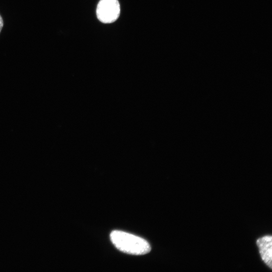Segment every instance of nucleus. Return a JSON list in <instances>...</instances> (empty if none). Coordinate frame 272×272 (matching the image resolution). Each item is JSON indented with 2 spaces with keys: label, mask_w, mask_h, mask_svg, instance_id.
<instances>
[{
  "label": "nucleus",
  "mask_w": 272,
  "mask_h": 272,
  "mask_svg": "<svg viewBox=\"0 0 272 272\" xmlns=\"http://www.w3.org/2000/svg\"><path fill=\"white\" fill-rule=\"evenodd\" d=\"M110 239L118 250L128 254L143 255L151 250L150 245L145 239L123 231H112Z\"/></svg>",
  "instance_id": "1"
},
{
  "label": "nucleus",
  "mask_w": 272,
  "mask_h": 272,
  "mask_svg": "<svg viewBox=\"0 0 272 272\" xmlns=\"http://www.w3.org/2000/svg\"><path fill=\"white\" fill-rule=\"evenodd\" d=\"M120 8L118 0H100L96 9L98 19L103 23H111L118 18Z\"/></svg>",
  "instance_id": "2"
},
{
  "label": "nucleus",
  "mask_w": 272,
  "mask_h": 272,
  "mask_svg": "<svg viewBox=\"0 0 272 272\" xmlns=\"http://www.w3.org/2000/svg\"><path fill=\"white\" fill-rule=\"evenodd\" d=\"M272 239L271 236H266L258 239L256 241L261 258L264 263L271 268L272 265Z\"/></svg>",
  "instance_id": "3"
},
{
  "label": "nucleus",
  "mask_w": 272,
  "mask_h": 272,
  "mask_svg": "<svg viewBox=\"0 0 272 272\" xmlns=\"http://www.w3.org/2000/svg\"><path fill=\"white\" fill-rule=\"evenodd\" d=\"M3 25H4L3 20L1 16L0 15V33H1V30L2 29Z\"/></svg>",
  "instance_id": "4"
}]
</instances>
